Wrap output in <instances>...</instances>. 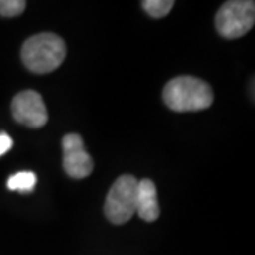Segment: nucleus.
<instances>
[{
  "instance_id": "f257e3e1",
  "label": "nucleus",
  "mask_w": 255,
  "mask_h": 255,
  "mask_svg": "<svg viewBox=\"0 0 255 255\" xmlns=\"http://www.w3.org/2000/svg\"><path fill=\"white\" fill-rule=\"evenodd\" d=\"M164 104L174 112H196L207 110L213 102V91L200 78L182 75L166 84Z\"/></svg>"
},
{
  "instance_id": "f03ea898",
  "label": "nucleus",
  "mask_w": 255,
  "mask_h": 255,
  "mask_svg": "<svg viewBox=\"0 0 255 255\" xmlns=\"http://www.w3.org/2000/svg\"><path fill=\"white\" fill-rule=\"evenodd\" d=\"M65 43L54 33L31 36L21 47V61L34 74H48L57 70L65 58Z\"/></svg>"
},
{
  "instance_id": "7ed1b4c3",
  "label": "nucleus",
  "mask_w": 255,
  "mask_h": 255,
  "mask_svg": "<svg viewBox=\"0 0 255 255\" xmlns=\"http://www.w3.org/2000/svg\"><path fill=\"white\" fill-rule=\"evenodd\" d=\"M137 182L132 174H122L111 186L104 213L112 224H125L136 213Z\"/></svg>"
},
{
  "instance_id": "20e7f679",
  "label": "nucleus",
  "mask_w": 255,
  "mask_h": 255,
  "mask_svg": "<svg viewBox=\"0 0 255 255\" xmlns=\"http://www.w3.org/2000/svg\"><path fill=\"white\" fill-rule=\"evenodd\" d=\"M255 23L253 0H231L224 3L216 14V28L224 38H238L247 34Z\"/></svg>"
},
{
  "instance_id": "39448f33",
  "label": "nucleus",
  "mask_w": 255,
  "mask_h": 255,
  "mask_svg": "<svg viewBox=\"0 0 255 255\" xmlns=\"http://www.w3.org/2000/svg\"><path fill=\"white\" fill-rule=\"evenodd\" d=\"M11 114L18 124L27 128H41L48 122V112L43 97L33 90L18 92L13 98Z\"/></svg>"
},
{
  "instance_id": "423d86ee",
  "label": "nucleus",
  "mask_w": 255,
  "mask_h": 255,
  "mask_svg": "<svg viewBox=\"0 0 255 255\" xmlns=\"http://www.w3.org/2000/svg\"><path fill=\"white\" fill-rule=\"evenodd\" d=\"M63 166L65 173L73 179H84L94 170L92 157L84 147V140L77 133L63 137Z\"/></svg>"
},
{
  "instance_id": "0eeeda50",
  "label": "nucleus",
  "mask_w": 255,
  "mask_h": 255,
  "mask_svg": "<svg viewBox=\"0 0 255 255\" xmlns=\"http://www.w3.org/2000/svg\"><path fill=\"white\" fill-rule=\"evenodd\" d=\"M136 213L140 219L147 223H153L160 216L156 186L155 183L149 179H143L137 182Z\"/></svg>"
},
{
  "instance_id": "6e6552de",
  "label": "nucleus",
  "mask_w": 255,
  "mask_h": 255,
  "mask_svg": "<svg viewBox=\"0 0 255 255\" xmlns=\"http://www.w3.org/2000/svg\"><path fill=\"white\" fill-rule=\"evenodd\" d=\"M37 183V176L33 172H18L13 174L7 180L9 190L18 191V193H30L33 191Z\"/></svg>"
},
{
  "instance_id": "1a4fd4ad",
  "label": "nucleus",
  "mask_w": 255,
  "mask_h": 255,
  "mask_svg": "<svg viewBox=\"0 0 255 255\" xmlns=\"http://www.w3.org/2000/svg\"><path fill=\"white\" fill-rule=\"evenodd\" d=\"M142 6L145 11L155 18H162L170 13L173 9V0H145L142 1Z\"/></svg>"
},
{
  "instance_id": "9d476101",
  "label": "nucleus",
  "mask_w": 255,
  "mask_h": 255,
  "mask_svg": "<svg viewBox=\"0 0 255 255\" xmlns=\"http://www.w3.org/2000/svg\"><path fill=\"white\" fill-rule=\"evenodd\" d=\"M24 0H0V16L16 17L26 10Z\"/></svg>"
},
{
  "instance_id": "9b49d317",
  "label": "nucleus",
  "mask_w": 255,
  "mask_h": 255,
  "mask_svg": "<svg viewBox=\"0 0 255 255\" xmlns=\"http://www.w3.org/2000/svg\"><path fill=\"white\" fill-rule=\"evenodd\" d=\"M11 147H13V139H11L7 133L1 132V133H0V156L7 153Z\"/></svg>"
}]
</instances>
